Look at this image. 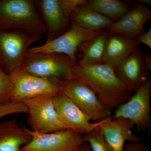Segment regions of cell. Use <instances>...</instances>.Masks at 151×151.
Here are the masks:
<instances>
[{"instance_id": "4316f807", "label": "cell", "mask_w": 151, "mask_h": 151, "mask_svg": "<svg viewBox=\"0 0 151 151\" xmlns=\"http://www.w3.org/2000/svg\"><path fill=\"white\" fill-rule=\"evenodd\" d=\"M75 151H92L87 143L84 142L80 147H78Z\"/></svg>"}, {"instance_id": "30bf717a", "label": "cell", "mask_w": 151, "mask_h": 151, "mask_svg": "<svg viewBox=\"0 0 151 151\" xmlns=\"http://www.w3.org/2000/svg\"><path fill=\"white\" fill-rule=\"evenodd\" d=\"M101 31L87 29L71 22L69 29L62 35L40 46L29 48L28 52L32 53L63 54L68 57L73 61L76 62V51L80 45Z\"/></svg>"}, {"instance_id": "4fadbf2b", "label": "cell", "mask_w": 151, "mask_h": 151, "mask_svg": "<svg viewBox=\"0 0 151 151\" xmlns=\"http://www.w3.org/2000/svg\"><path fill=\"white\" fill-rule=\"evenodd\" d=\"M118 77L130 92H135L148 79V70L139 47L115 68Z\"/></svg>"}, {"instance_id": "ba28073f", "label": "cell", "mask_w": 151, "mask_h": 151, "mask_svg": "<svg viewBox=\"0 0 151 151\" xmlns=\"http://www.w3.org/2000/svg\"><path fill=\"white\" fill-rule=\"evenodd\" d=\"M10 76L14 85L11 102L22 103L26 99L60 92L62 80L39 77L22 70Z\"/></svg>"}, {"instance_id": "7402d4cb", "label": "cell", "mask_w": 151, "mask_h": 151, "mask_svg": "<svg viewBox=\"0 0 151 151\" xmlns=\"http://www.w3.org/2000/svg\"><path fill=\"white\" fill-rule=\"evenodd\" d=\"M14 85L11 76L0 66V105L11 103Z\"/></svg>"}, {"instance_id": "5b68a950", "label": "cell", "mask_w": 151, "mask_h": 151, "mask_svg": "<svg viewBox=\"0 0 151 151\" xmlns=\"http://www.w3.org/2000/svg\"><path fill=\"white\" fill-rule=\"evenodd\" d=\"M86 0H38L35 1L37 9L46 26V42L58 37L69 29L70 15L79 6L86 5Z\"/></svg>"}, {"instance_id": "3957f363", "label": "cell", "mask_w": 151, "mask_h": 151, "mask_svg": "<svg viewBox=\"0 0 151 151\" xmlns=\"http://www.w3.org/2000/svg\"><path fill=\"white\" fill-rule=\"evenodd\" d=\"M42 38L22 30L0 29V66L10 75L19 72L29 47Z\"/></svg>"}, {"instance_id": "44dd1931", "label": "cell", "mask_w": 151, "mask_h": 151, "mask_svg": "<svg viewBox=\"0 0 151 151\" xmlns=\"http://www.w3.org/2000/svg\"><path fill=\"white\" fill-rule=\"evenodd\" d=\"M84 139V142L89 145L92 151H112L105 140L103 131L99 126L86 134Z\"/></svg>"}, {"instance_id": "8fae6325", "label": "cell", "mask_w": 151, "mask_h": 151, "mask_svg": "<svg viewBox=\"0 0 151 151\" xmlns=\"http://www.w3.org/2000/svg\"><path fill=\"white\" fill-rule=\"evenodd\" d=\"M27 129L32 138L22 151H75L85 142L84 135L70 129L45 134Z\"/></svg>"}, {"instance_id": "9c48e42d", "label": "cell", "mask_w": 151, "mask_h": 151, "mask_svg": "<svg viewBox=\"0 0 151 151\" xmlns=\"http://www.w3.org/2000/svg\"><path fill=\"white\" fill-rule=\"evenodd\" d=\"M151 79L142 84L129 100L119 106L112 119L122 118L129 120L141 130L151 127Z\"/></svg>"}, {"instance_id": "d4e9b609", "label": "cell", "mask_w": 151, "mask_h": 151, "mask_svg": "<svg viewBox=\"0 0 151 151\" xmlns=\"http://www.w3.org/2000/svg\"><path fill=\"white\" fill-rule=\"evenodd\" d=\"M136 39L137 40L139 44H143L151 49V28L145 32L140 35Z\"/></svg>"}, {"instance_id": "6da1fadb", "label": "cell", "mask_w": 151, "mask_h": 151, "mask_svg": "<svg viewBox=\"0 0 151 151\" xmlns=\"http://www.w3.org/2000/svg\"><path fill=\"white\" fill-rule=\"evenodd\" d=\"M74 78L91 88L101 103L110 111L131 97V92L118 77L114 68L104 63L88 65H79L76 63Z\"/></svg>"}, {"instance_id": "ffe728a7", "label": "cell", "mask_w": 151, "mask_h": 151, "mask_svg": "<svg viewBox=\"0 0 151 151\" xmlns=\"http://www.w3.org/2000/svg\"><path fill=\"white\" fill-rule=\"evenodd\" d=\"M86 5L113 21L122 18L132 9L127 3L119 0H89Z\"/></svg>"}, {"instance_id": "603a6c76", "label": "cell", "mask_w": 151, "mask_h": 151, "mask_svg": "<svg viewBox=\"0 0 151 151\" xmlns=\"http://www.w3.org/2000/svg\"><path fill=\"white\" fill-rule=\"evenodd\" d=\"M28 112L27 108L22 103L11 102L5 105H0V119L12 114Z\"/></svg>"}, {"instance_id": "d6986e66", "label": "cell", "mask_w": 151, "mask_h": 151, "mask_svg": "<svg viewBox=\"0 0 151 151\" xmlns=\"http://www.w3.org/2000/svg\"><path fill=\"white\" fill-rule=\"evenodd\" d=\"M109 33L102 30L97 35L82 44L78 50L82 52V58L77 61L79 65L102 62Z\"/></svg>"}, {"instance_id": "277c9868", "label": "cell", "mask_w": 151, "mask_h": 151, "mask_svg": "<svg viewBox=\"0 0 151 151\" xmlns=\"http://www.w3.org/2000/svg\"><path fill=\"white\" fill-rule=\"evenodd\" d=\"M76 63L63 54L28 52L21 70L42 78L67 80L74 78Z\"/></svg>"}, {"instance_id": "9a60e30c", "label": "cell", "mask_w": 151, "mask_h": 151, "mask_svg": "<svg viewBox=\"0 0 151 151\" xmlns=\"http://www.w3.org/2000/svg\"><path fill=\"white\" fill-rule=\"evenodd\" d=\"M134 126L129 120L122 118L112 119V117L101 121L99 125L112 151H124L127 141L139 142V138L132 132Z\"/></svg>"}, {"instance_id": "2e32d148", "label": "cell", "mask_w": 151, "mask_h": 151, "mask_svg": "<svg viewBox=\"0 0 151 151\" xmlns=\"http://www.w3.org/2000/svg\"><path fill=\"white\" fill-rule=\"evenodd\" d=\"M139 45L136 39L109 33L102 62L115 68Z\"/></svg>"}, {"instance_id": "e0dca14e", "label": "cell", "mask_w": 151, "mask_h": 151, "mask_svg": "<svg viewBox=\"0 0 151 151\" xmlns=\"http://www.w3.org/2000/svg\"><path fill=\"white\" fill-rule=\"evenodd\" d=\"M27 128H22L16 120L0 124V151H22L23 147L31 140Z\"/></svg>"}, {"instance_id": "484cf974", "label": "cell", "mask_w": 151, "mask_h": 151, "mask_svg": "<svg viewBox=\"0 0 151 151\" xmlns=\"http://www.w3.org/2000/svg\"><path fill=\"white\" fill-rule=\"evenodd\" d=\"M144 62L148 70H151V58L148 54L144 55Z\"/></svg>"}, {"instance_id": "83f0119b", "label": "cell", "mask_w": 151, "mask_h": 151, "mask_svg": "<svg viewBox=\"0 0 151 151\" xmlns=\"http://www.w3.org/2000/svg\"><path fill=\"white\" fill-rule=\"evenodd\" d=\"M138 2L140 3L141 4L144 5L151 6V0H139L138 1Z\"/></svg>"}, {"instance_id": "ac0fdd59", "label": "cell", "mask_w": 151, "mask_h": 151, "mask_svg": "<svg viewBox=\"0 0 151 151\" xmlns=\"http://www.w3.org/2000/svg\"><path fill=\"white\" fill-rule=\"evenodd\" d=\"M70 19L72 22L84 28L95 31L106 29L114 22L87 5L76 7L72 11Z\"/></svg>"}, {"instance_id": "8992f818", "label": "cell", "mask_w": 151, "mask_h": 151, "mask_svg": "<svg viewBox=\"0 0 151 151\" xmlns=\"http://www.w3.org/2000/svg\"><path fill=\"white\" fill-rule=\"evenodd\" d=\"M60 92L68 97L91 119L101 122L112 117L91 88L75 78L62 80Z\"/></svg>"}, {"instance_id": "52a82bcc", "label": "cell", "mask_w": 151, "mask_h": 151, "mask_svg": "<svg viewBox=\"0 0 151 151\" xmlns=\"http://www.w3.org/2000/svg\"><path fill=\"white\" fill-rule=\"evenodd\" d=\"M53 96L44 95L22 102L28 111L27 121L32 131L45 134L68 129L57 113L53 104Z\"/></svg>"}, {"instance_id": "7c38bea8", "label": "cell", "mask_w": 151, "mask_h": 151, "mask_svg": "<svg viewBox=\"0 0 151 151\" xmlns=\"http://www.w3.org/2000/svg\"><path fill=\"white\" fill-rule=\"evenodd\" d=\"M53 102L59 118L68 129L86 134L100 125V122L91 123L89 116L61 92L53 96Z\"/></svg>"}, {"instance_id": "cb8c5ba5", "label": "cell", "mask_w": 151, "mask_h": 151, "mask_svg": "<svg viewBox=\"0 0 151 151\" xmlns=\"http://www.w3.org/2000/svg\"><path fill=\"white\" fill-rule=\"evenodd\" d=\"M124 151H150L148 146L139 142H128L124 146Z\"/></svg>"}, {"instance_id": "7a4b0ae2", "label": "cell", "mask_w": 151, "mask_h": 151, "mask_svg": "<svg viewBox=\"0 0 151 151\" xmlns=\"http://www.w3.org/2000/svg\"><path fill=\"white\" fill-rule=\"evenodd\" d=\"M0 29L22 30L42 35L47 31L32 0H0Z\"/></svg>"}, {"instance_id": "5bb4252c", "label": "cell", "mask_w": 151, "mask_h": 151, "mask_svg": "<svg viewBox=\"0 0 151 151\" xmlns=\"http://www.w3.org/2000/svg\"><path fill=\"white\" fill-rule=\"evenodd\" d=\"M151 17V11L147 6L137 4L122 18L113 22L106 29L108 32L136 39L145 32V24Z\"/></svg>"}]
</instances>
